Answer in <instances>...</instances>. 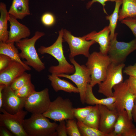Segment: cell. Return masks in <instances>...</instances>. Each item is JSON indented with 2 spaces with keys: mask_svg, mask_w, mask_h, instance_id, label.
Segmentation results:
<instances>
[{
  "mask_svg": "<svg viewBox=\"0 0 136 136\" xmlns=\"http://www.w3.org/2000/svg\"><path fill=\"white\" fill-rule=\"evenodd\" d=\"M64 30L62 29L59 31L57 40L52 45L48 47L41 46L38 49V51L40 54H50L58 62V65H52L49 68L48 71L51 74L71 75L73 74L75 71L74 65L68 62L64 55L62 44Z\"/></svg>",
  "mask_w": 136,
  "mask_h": 136,
  "instance_id": "6da1fadb",
  "label": "cell"
},
{
  "mask_svg": "<svg viewBox=\"0 0 136 136\" xmlns=\"http://www.w3.org/2000/svg\"><path fill=\"white\" fill-rule=\"evenodd\" d=\"M45 35V33L37 31L31 38L22 39L16 43L17 47L21 51L19 55L23 61L35 70L40 72L45 69L44 63L40 59L35 47V43L40 38Z\"/></svg>",
  "mask_w": 136,
  "mask_h": 136,
  "instance_id": "7a4b0ae2",
  "label": "cell"
},
{
  "mask_svg": "<svg viewBox=\"0 0 136 136\" xmlns=\"http://www.w3.org/2000/svg\"><path fill=\"white\" fill-rule=\"evenodd\" d=\"M58 124L52 122L42 114H32L30 117L24 119V129L28 136H56Z\"/></svg>",
  "mask_w": 136,
  "mask_h": 136,
  "instance_id": "3957f363",
  "label": "cell"
},
{
  "mask_svg": "<svg viewBox=\"0 0 136 136\" xmlns=\"http://www.w3.org/2000/svg\"><path fill=\"white\" fill-rule=\"evenodd\" d=\"M112 63L107 54L94 51L90 54L86 63L91 74L90 84L93 87L105 79L108 68Z\"/></svg>",
  "mask_w": 136,
  "mask_h": 136,
  "instance_id": "277c9868",
  "label": "cell"
},
{
  "mask_svg": "<svg viewBox=\"0 0 136 136\" xmlns=\"http://www.w3.org/2000/svg\"><path fill=\"white\" fill-rule=\"evenodd\" d=\"M71 63L74 66L75 71L72 74H60L57 75L59 77H64L70 79L76 85L79 92L80 99L81 103H85V94L87 86L91 81V74L86 65H80L74 58H69Z\"/></svg>",
  "mask_w": 136,
  "mask_h": 136,
  "instance_id": "5b68a950",
  "label": "cell"
},
{
  "mask_svg": "<svg viewBox=\"0 0 136 136\" xmlns=\"http://www.w3.org/2000/svg\"><path fill=\"white\" fill-rule=\"evenodd\" d=\"M73 104L70 99L59 96L51 103L47 110L43 114L55 122L74 119Z\"/></svg>",
  "mask_w": 136,
  "mask_h": 136,
  "instance_id": "8992f818",
  "label": "cell"
},
{
  "mask_svg": "<svg viewBox=\"0 0 136 136\" xmlns=\"http://www.w3.org/2000/svg\"><path fill=\"white\" fill-rule=\"evenodd\" d=\"M124 63L117 64L111 63L109 66L105 80L98 85V93L107 97H113L112 89L116 85L123 82Z\"/></svg>",
  "mask_w": 136,
  "mask_h": 136,
  "instance_id": "52a82bcc",
  "label": "cell"
},
{
  "mask_svg": "<svg viewBox=\"0 0 136 136\" xmlns=\"http://www.w3.org/2000/svg\"><path fill=\"white\" fill-rule=\"evenodd\" d=\"M113 89L115 110L117 112L126 110L130 119L133 120L132 111L136 96L130 91L125 81L115 86Z\"/></svg>",
  "mask_w": 136,
  "mask_h": 136,
  "instance_id": "ba28073f",
  "label": "cell"
},
{
  "mask_svg": "<svg viewBox=\"0 0 136 136\" xmlns=\"http://www.w3.org/2000/svg\"><path fill=\"white\" fill-rule=\"evenodd\" d=\"M118 33L110 40L107 55L112 63L118 64L123 63L127 57L136 50V38L128 42L118 41Z\"/></svg>",
  "mask_w": 136,
  "mask_h": 136,
  "instance_id": "9c48e42d",
  "label": "cell"
},
{
  "mask_svg": "<svg viewBox=\"0 0 136 136\" xmlns=\"http://www.w3.org/2000/svg\"><path fill=\"white\" fill-rule=\"evenodd\" d=\"M3 113L0 114V126L7 128L14 136H28L23 127L24 118L28 112L22 110L14 114L9 113L3 109H0Z\"/></svg>",
  "mask_w": 136,
  "mask_h": 136,
  "instance_id": "30bf717a",
  "label": "cell"
},
{
  "mask_svg": "<svg viewBox=\"0 0 136 136\" xmlns=\"http://www.w3.org/2000/svg\"><path fill=\"white\" fill-rule=\"evenodd\" d=\"M49 89L45 88L36 91L26 98L24 108L32 114H43L47 110L51 103Z\"/></svg>",
  "mask_w": 136,
  "mask_h": 136,
  "instance_id": "8fae6325",
  "label": "cell"
},
{
  "mask_svg": "<svg viewBox=\"0 0 136 136\" xmlns=\"http://www.w3.org/2000/svg\"><path fill=\"white\" fill-rule=\"evenodd\" d=\"M63 39L68 44L70 49L69 58H74L77 55H82L88 57L90 54V47L96 42L93 40L87 41L85 37H77L73 35L71 32L64 30Z\"/></svg>",
  "mask_w": 136,
  "mask_h": 136,
  "instance_id": "7c38bea8",
  "label": "cell"
},
{
  "mask_svg": "<svg viewBox=\"0 0 136 136\" xmlns=\"http://www.w3.org/2000/svg\"><path fill=\"white\" fill-rule=\"evenodd\" d=\"M26 99L18 97L10 86H6L3 91L2 108L9 113L15 114L24 108Z\"/></svg>",
  "mask_w": 136,
  "mask_h": 136,
  "instance_id": "4fadbf2b",
  "label": "cell"
},
{
  "mask_svg": "<svg viewBox=\"0 0 136 136\" xmlns=\"http://www.w3.org/2000/svg\"><path fill=\"white\" fill-rule=\"evenodd\" d=\"M117 112L118 118L111 136H136V127L126 111Z\"/></svg>",
  "mask_w": 136,
  "mask_h": 136,
  "instance_id": "5bb4252c",
  "label": "cell"
},
{
  "mask_svg": "<svg viewBox=\"0 0 136 136\" xmlns=\"http://www.w3.org/2000/svg\"><path fill=\"white\" fill-rule=\"evenodd\" d=\"M98 105L100 114L98 129L108 136H111L118 118V112L105 106Z\"/></svg>",
  "mask_w": 136,
  "mask_h": 136,
  "instance_id": "9a60e30c",
  "label": "cell"
},
{
  "mask_svg": "<svg viewBox=\"0 0 136 136\" xmlns=\"http://www.w3.org/2000/svg\"><path fill=\"white\" fill-rule=\"evenodd\" d=\"M8 21L10 24V30L8 39L6 43H16L30 36V31L29 29L19 22L15 17L10 14Z\"/></svg>",
  "mask_w": 136,
  "mask_h": 136,
  "instance_id": "2e32d148",
  "label": "cell"
},
{
  "mask_svg": "<svg viewBox=\"0 0 136 136\" xmlns=\"http://www.w3.org/2000/svg\"><path fill=\"white\" fill-rule=\"evenodd\" d=\"M27 71L21 63L12 60L9 66L0 72V84L10 86L17 78Z\"/></svg>",
  "mask_w": 136,
  "mask_h": 136,
  "instance_id": "e0dca14e",
  "label": "cell"
},
{
  "mask_svg": "<svg viewBox=\"0 0 136 136\" xmlns=\"http://www.w3.org/2000/svg\"><path fill=\"white\" fill-rule=\"evenodd\" d=\"M110 30L107 26L98 32L93 31L83 36L87 41L93 40L99 45L100 52L104 54H107L110 42Z\"/></svg>",
  "mask_w": 136,
  "mask_h": 136,
  "instance_id": "ac0fdd59",
  "label": "cell"
},
{
  "mask_svg": "<svg viewBox=\"0 0 136 136\" xmlns=\"http://www.w3.org/2000/svg\"><path fill=\"white\" fill-rule=\"evenodd\" d=\"M92 88L90 84H88L85 94V103L92 105H103L107 107L110 110H115L114 104L115 99L114 97L97 98L93 93Z\"/></svg>",
  "mask_w": 136,
  "mask_h": 136,
  "instance_id": "d6986e66",
  "label": "cell"
},
{
  "mask_svg": "<svg viewBox=\"0 0 136 136\" xmlns=\"http://www.w3.org/2000/svg\"><path fill=\"white\" fill-rule=\"evenodd\" d=\"M29 0H13L9 13L17 19L22 20L30 14Z\"/></svg>",
  "mask_w": 136,
  "mask_h": 136,
  "instance_id": "ffe728a7",
  "label": "cell"
},
{
  "mask_svg": "<svg viewBox=\"0 0 136 136\" xmlns=\"http://www.w3.org/2000/svg\"><path fill=\"white\" fill-rule=\"evenodd\" d=\"M48 79L51 81V86L55 92L61 90L69 93H79L77 87L68 81L61 79L56 75L51 74L48 75Z\"/></svg>",
  "mask_w": 136,
  "mask_h": 136,
  "instance_id": "44dd1931",
  "label": "cell"
},
{
  "mask_svg": "<svg viewBox=\"0 0 136 136\" xmlns=\"http://www.w3.org/2000/svg\"><path fill=\"white\" fill-rule=\"evenodd\" d=\"M19 54L18 49L14 45V43H7L0 41V54L8 56L12 60L18 62L22 64L27 70H31V69L29 66L21 60Z\"/></svg>",
  "mask_w": 136,
  "mask_h": 136,
  "instance_id": "7402d4cb",
  "label": "cell"
},
{
  "mask_svg": "<svg viewBox=\"0 0 136 136\" xmlns=\"http://www.w3.org/2000/svg\"><path fill=\"white\" fill-rule=\"evenodd\" d=\"M0 41L6 43L9 38L8 21L9 14L3 2L0 3Z\"/></svg>",
  "mask_w": 136,
  "mask_h": 136,
  "instance_id": "603a6c76",
  "label": "cell"
},
{
  "mask_svg": "<svg viewBox=\"0 0 136 136\" xmlns=\"http://www.w3.org/2000/svg\"><path fill=\"white\" fill-rule=\"evenodd\" d=\"M118 20L120 21L127 18L136 17V0H122Z\"/></svg>",
  "mask_w": 136,
  "mask_h": 136,
  "instance_id": "cb8c5ba5",
  "label": "cell"
},
{
  "mask_svg": "<svg viewBox=\"0 0 136 136\" xmlns=\"http://www.w3.org/2000/svg\"><path fill=\"white\" fill-rule=\"evenodd\" d=\"M122 3V0H118L116 1L115 8L113 13L111 15L106 17V19L109 21L108 26L110 30V40L113 39L115 35V30L119 19V8Z\"/></svg>",
  "mask_w": 136,
  "mask_h": 136,
  "instance_id": "d4e9b609",
  "label": "cell"
},
{
  "mask_svg": "<svg viewBox=\"0 0 136 136\" xmlns=\"http://www.w3.org/2000/svg\"><path fill=\"white\" fill-rule=\"evenodd\" d=\"M100 114L98 105H95L87 116L82 122L85 125L98 129Z\"/></svg>",
  "mask_w": 136,
  "mask_h": 136,
  "instance_id": "484cf974",
  "label": "cell"
},
{
  "mask_svg": "<svg viewBox=\"0 0 136 136\" xmlns=\"http://www.w3.org/2000/svg\"><path fill=\"white\" fill-rule=\"evenodd\" d=\"M77 123L81 136H108L99 129L87 126L82 121H78Z\"/></svg>",
  "mask_w": 136,
  "mask_h": 136,
  "instance_id": "4316f807",
  "label": "cell"
},
{
  "mask_svg": "<svg viewBox=\"0 0 136 136\" xmlns=\"http://www.w3.org/2000/svg\"><path fill=\"white\" fill-rule=\"evenodd\" d=\"M31 75L26 72L16 79L10 86L14 91L20 89L31 81Z\"/></svg>",
  "mask_w": 136,
  "mask_h": 136,
  "instance_id": "83f0119b",
  "label": "cell"
},
{
  "mask_svg": "<svg viewBox=\"0 0 136 136\" xmlns=\"http://www.w3.org/2000/svg\"><path fill=\"white\" fill-rule=\"evenodd\" d=\"M35 91L34 85L31 81L20 89L14 91L16 95L18 97L26 98Z\"/></svg>",
  "mask_w": 136,
  "mask_h": 136,
  "instance_id": "f1b7e54d",
  "label": "cell"
},
{
  "mask_svg": "<svg viewBox=\"0 0 136 136\" xmlns=\"http://www.w3.org/2000/svg\"><path fill=\"white\" fill-rule=\"evenodd\" d=\"M66 121V130L68 136H81L77 122L74 118L69 119Z\"/></svg>",
  "mask_w": 136,
  "mask_h": 136,
  "instance_id": "f546056e",
  "label": "cell"
},
{
  "mask_svg": "<svg viewBox=\"0 0 136 136\" xmlns=\"http://www.w3.org/2000/svg\"><path fill=\"white\" fill-rule=\"evenodd\" d=\"M93 106H88L82 108H74V114L75 118L78 121L82 122L92 110Z\"/></svg>",
  "mask_w": 136,
  "mask_h": 136,
  "instance_id": "4dcf8cb0",
  "label": "cell"
},
{
  "mask_svg": "<svg viewBox=\"0 0 136 136\" xmlns=\"http://www.w3.org/2000/svg\"><path fill=\"white\" fill-rule=\"evenodd\" d=\"M121 22L130 28L136 38V17L126 18L121 21Z\"/></svg>",
  "mask_w": 136,
  "mask_h": 136,
  "instance_id": "1f68e13d",
  "label": "cell"
},
{
  "mask_svg": "<svg viewBox=\"0 0 136 136\" xmlns=\"http://www.w3.org/2000/svg\"><path fill=\"white\" fill-rule=\"evenodd\" d=\"M41 20L43 24L47 26L53 25L55 21L54 16L52 14L50 13L44 14L41 17Z\"/></svg>",
  "mask_w": 136,
  "mask_h": 136,
  "instance_id": "d6a6232c",
  "label": "cell"
},
{
  "mask_svg": "<svg viewBox=\"0 0 136 136\" xmlns=\"http://www.w3.org/2000/svg\"><path fill=\"white\" fill-rule=\"evenodd\" d=\"M65 120H63L59 122L56 129V131L58 136L68 135L66 126Z\"/></svg>",
  "mask_w": 136,
  "mask_h": 136,
  "instance_id": "836d02e7",
  "label": "cell"
},
{
  "mask_svg": "<svg viewBox=\"0 0 136 136\" xmlns=\"http://www.w3.org/2000/svg\"><path fill=\"white\" fill-rule=\"evenodd\" d=\"M12 61L11 58L8 56L0 54V72L6 68Z\"/></svg>",
  "mask_w": 136,
  "mask_h": 136,
  "instance_id": "e575fe53",
  "label": "cell"
},
{
  "mask_svg": "<svg viewBox=\"0 0 136 136\" xmlns=\"http://www.w3.org/2000/svg\"><path fill=\"white\" fill-rule=\"evenodd\" d=\"M125 81L130 91L136 96V78L129 77Z\"/></svg>",
  "mask_w": 136,
  "mask_h": 136,
  "instance_id": "d590c367",
  "label": "cell"
},
{
  "mask_svg": "<svg viewBox=\"0 0 136 136\" xmlns=\"http://www.w3.org/2000/svg\"><path fill=\"white\" fill-rule=\"evenodd\" d=\"M123 73L129 77L136 78V63L125 67Z\"/></svg>",
  "mask_w": 136,
  "mask_h": 136,
  "instance_id": "8d00e7d4",
  "label": "cell"
},
{
  "mask_svg": "<svg viewBox=\"0 0 136 136\" xmlns=\"http://www.w3.org/2000/svg\"><path fill=\"white\" fill-rule=\"evenodd\" d=\"M118 0H92L91 1L87 3L86 5V8L87 9H89L91 7L93 4L96 2H98L102 5L104 12L108 15L105 8L106 2L109 1L115 2Z\"/></svg>",
  "mask_w": 136,
  "mask_h": 136,
  "instance_id": "74e56055",
  "label": "cell"
},
{
  "mask_svg": "<svg viewBox=\"0 0 136 136\" xmlns=\"http://www.w3.org/2000/svg\"><path fill=\"white\" fill-rule=\"evenodd\" d=\"M14 135L6 127L0 126V136H13Z\"/></svg>",
  "mask_w": 136,
  "mask_h": 136,
  "instance_id": "f35d334b",
  "label": "cell"
},
{
  "mask_svg": "<svg viewBox=\"0 0 136 136\" xmlns=\"http://www.w3.org/2000/svg\"><path fill=\"white\" fill-rule=\"evenodd\" d=\"M132 115L133 120L136 122V97L134 100V104L132 111Z\"/></svg>",
  "mask_w": 136,
  "mask_h": 136,
  "instance_id": "ab89813d",
  "label": "cell"
},
{
  "mask_svg": "<svg viewBox=\"0 0 136 136\" xmlns=\"http://www.w3.org/2000/svg\"><path fill=\"white\" fill-rule=\"evenodd\" d=\"M5 85L3 84H0V109L2 108V104L3 91Z\"/></svg>",
  "mask_w": 136,
  "mask_h": 136,
  "instance_id": "60d3db41",
  "label": "cell"
},
{
  "mask_svg": "<svg viewBox=\"0 0 136 136\" xmlns=\"http://www.w3.org/2000/svg\"></svg>",
  "mask_w": 136,
  "mask_h": 136,
  "instance_id": "b9f144b4",
  "label": "cell"
}]
</instances>
